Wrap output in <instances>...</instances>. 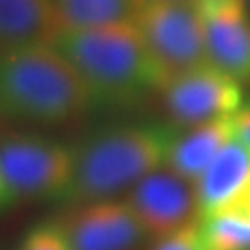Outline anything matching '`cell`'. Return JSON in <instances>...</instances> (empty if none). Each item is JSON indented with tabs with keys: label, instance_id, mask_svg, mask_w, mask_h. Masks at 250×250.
<instances>
[{
	"label": "cell",
	"instance_id": "cell-1",
	"mask_svg": "<svg viewBox=\"0 0 250 250\" xmlns=\"http://www.w3.org/2000/svg\"><path fill=\"white\" fill-rule=\"evenodd\" d=\"M52 46L71 63L93 107H141L167 82L134 24L62 30Z\"/></svg>",
	"mask_w": 250,
	"mask_h": 250
},
{
	"label": "cell",
	"instance_id": "cell-2",
	"mask_svg": "<svg viewBox=\"0 0 250 250\" xmlns=\"http://www.w3.org/2000/svg\"><path fill=\"white\" fill-rule=\"evenodd\" d=\"M93 109L85 85L54 46L0 52V121L26 130L80 125Z\"/></svg>",
	"mask_w": 250,
	"mask_h": 250
},
{
	"label": "cell",
	"instance_id": "cell-3",
	"mask_svg": "<svg viewBox=\"0 0 250 250\" xmlns=\"http://www.w3.org/2000/svg\"><path fill=\"white\" fill-rule=\"evenodd\" d=\"M174 128L156 123H121L99 128L72 145V176L62 204L123 198L139 180L163 167Z\"/></svg>",
	"mask_w": 250,
	"mask_h": 250
},
{
	"label": "cell",
	"instance_id": "cell-4",
	"mask_svg": "<svg viewBox=\"0 0 250 250\" xmlns=\"http://www.w3.org/2000/svg\"><path fill=\"white\" fill-rule=\"evenodd\" d=\"M72 161V145L39 130L6 128L0 139V213L39 202L62 204Z\"/></svg>",
	"mask_w": 250,
	"mask_h": 250
},
{
	"label": "cell",
	"instance_id": "cell-5",
	"mask_svg": "<svg viewBox=\"0 0 250 250\" xmlns=\"http://www.w3.org/2000/svg\"><path fill=\"white\" fill-rule=\"evenodd\" d=\"M132 24L167 78L209 63L195 2L141 0Z\"/></svg>",
	"mask_w": 250,
	"mask_h": 250
},
{
	"label": "cell",
	"instance_id": "cell-6",
	"mask_svg": "<svg viewBox=\"0 0 250 250\" xmlns=\"http://www.w3.org/2000/svg\"><path fill=\"white\" fill-rule=\"evenodd\" d=\"M158 102L169 121L167 125L184 130L235 113L243 104V89L208 63L167 78L158 93Z\"/></svg>",
	"mask_w": 250,
	"mask_h": 250
},
{
	"label": "cell",
	"instance_id": "cell-7",
	"mask_svg": "<svg viewBox=\"0 0 250 250\" xmlns=\"http://www.w3.org/2000/svg\"><path fill=\"white\" fill-rule=\"evenodd\" d=\"M123 198L134 209L152 241L165 239L200 219L195 186L165 167L139 180Z\"/></svg>",
	"mask_w": 250,
	"mask_h": 250
},
{
	"label": "cell",
	"instance_id": "cell-8",
	"mask_svg": "<svg viewBox=\"0 0 250 250\" xmlns=\"http://www.w3.org/2000/svg\"><path fill=\"white\" fill-rule=\"evenodd\" d=\"M58 221L71 250H137L148 239L126 198L74 206Z\"/></svg>",
	"mask_w": 250,
	"mask_h": 250
},
{
	"label": "cell",
	"instance_id": "cell-9",
	"mask_svg": "<svg viewBox=\"0 0 250 250\" xmlns=\"http://www.w3.org/2000/svg\"><path fill=\"white\" fill-rule=\"evenodd\" d=\"M208 60L239 85L250 83V13L245 0H197Z\"/></svg>",
	"mask_w": 250,
	"mask_h": 250
},
{
	"label": "cell",
	"instance_id": "cell-10",
	"mask_svg": "<svg viewBox=\"0 0 250 250\" xmlns=\"http://www.w3.org/2000/svg\"><path fill=\"white\" fill-rule=\"evenodd\" d=\"M200 219L250 208V148L233 139L195 182ZM198 219V221H200Z\"/></svg>",
	"mask_w": 250,
	"mask_h": 250
},
{
	"label": "cell",
	"instance_id": "cell-11",
	"mask_svg": "<svg viewBox=\"0 0 250 250\" xmlns=\"http://www.w3.org/2000/svg\"><path fill=\"white\" fill-rule=\"evenodd\" d=\"M233 141L232 115L178 130L170 137L163 167L195 186L206 169Z\"/></svg>",
	"mask_w": 250,
	"mask_h": 250
},
{
	"label": "cell",
	"instance_id": "cell-12",
	"mask_svg": "<svg viewBox=\"0 0 250 250\" xmlns=\"http://www.w3.org/2000/svg\"><path fill=\"white\" fill-rule=\"evenodd\" d=\"M60 32L50 0H0V52L52 46Z\"/></svg>",
	"mask_w": 250,
	"mask_h": 250
},
{
	"label": "cell",
	"instance_id": "cell-13",
	"mask_svg": "<svg viewBox=\"0 0 250 250\" xmlns=\"http://www.w3.org/2000/svg\"><path fill=\"white\" fill-rule=\"evenodd\" d=\"M62 30L132 24L141 0H50Z\"/></svg>",
	"mask_w": 250,
	"mask_h": 250
},
{
	"label": "cell",
	"instance_id": "cell-14",
	"mask_svg": "<svg viewBox=\"0 0 250 250\" xmlns=\"http://www.w3.org/2000/svg\"><path fill=\"white\" fill-rule=\"evenodd\" d=\"M198 230L208 250H250V208L204 217Z\"/></svg>",
	"mask_w": 250,
	"mask_h": 250
},
{
	"label": "cell",
	"instance_id": "cell-15",
	"mask_svg": "<svg viewBox=\"0 0 250 250\" xmlns=\"http://www.w3.org/2000/svg\"><path fill=\"white\" fill-rule=\"evenodd\" d=\"M17 250H71L67 235L58 219L30 226L19 241Z\"/></svg>",
	"mask_w": 250,
	"mask_h": 250
},
{
	"label": "cell",
	"instance_id": "cell-16",
	"mask_svg": "<svg viewBox=\"0 0 250 250\" xmlns=\"http://www.w3.org/2000/svg\"><path fill=\"white\" fill-rule=\"evenodd\" d=\"M152 250H208V247H206L204 239L200 235L197 223L189 226V228H184L180 232L172 233L165 239L156 241Z\"/></svg>",
	"mask_w": 250,
	"mask_h": 250
},
{
	"label": "cell",
	"instance_id": "cell-17",
	"mask_svg": "<svg viewBox=\"0 0 250 250\" xmlns=\"http://www.w3.org/2000/svg\"><path fill=\"white\" fill-rule=\"evenodd\" d=\"M232 126L233 139L250 148V102L243 100L239 109L232 113Z\"/></svg>",
	"mask_w": 250,
	"mask_h": 250
},
{
	"label": "cell",
	"instance_id": "cell-18",
	"mask_svg": "<svg viewBox=\"0 0 250 250\" xmlns=\"http://www.w3.org/2000/svg\"><path fill=\"white\" fill-rule=\"evenodd\" d=\"M4 130H6V125L0 121V139H2V134H4ZM0 215H2V213H0Z\"/></svg>",
	"mask_w": 250,
	"mask_h": 250
},
{
	"label": "cell",
	"instance_id": "cell-19",
	"mask_svg": "<svg viewBox=\"0 0 250 250\" xmlns=\"http://www.w3.org/2000/svg\"><path fill=\"white\" fill-rule=\"evenodd\" d=\"M170 2H197V0H170Z\"/></svg>",
	"mask_w": 250,
	"mask_h": 250
},
{
	"label": "cell",
	"instance_id": "cell-20",
	"mask_svg": "<svg viewBox=\"0 0 250 250\" xmlns=\"http://www.w3.org/2000/svg\"><path fill=\"white\" fill-rule=\"evenodd\" d=\"M247 2V8H250V0H245Z\"/></svg>",
	"mask_w": 250,
	"mask_h": 250
}]
</instances>
